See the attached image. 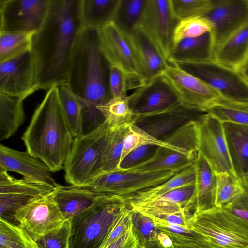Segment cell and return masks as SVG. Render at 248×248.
I'll return each mask as SVG.
<instances>
[{
    "instance_id": "obj_1",
    "label": "cell",
    "mask_w": 248,
    "mask_h": 248,
    "mask_svg": "<svg viewBox=\"0 0 248 248\" xmlns=\"http://www.w3.org/2000/svg\"><path fill=\"white\" fill-rule=\"evenodd\" d=\"M80 0H50L46 18L32 38L39 89L67 84L73 52L83 26Z\"/></svg>"
},
{
    "instance_id": "obj_2",
    "label": "cell",
    "mask_w": 248,
    "mask_h": 248,
    "mask_svg": "<svg viewBox=\"0 0 248 248\" xmlns=\"http://www.w3.org/2000/svg\"><path fill=\"white\" fill-rule=\"evenodd\" d=\"M109 67L99 48L98 31L83 27L73 52L67 83L81 106V135L94 130L105 121L97 107L112 98Z\"/></svg>"
},
{
    "instance_id": "obj_3",
    "label": "cell",
    "mask_w": 248,
    "mask_h": 248,
    "mask_svg": "<svg viewBox=\"0 0 248 248\" xmlns=\"http://www.w3.org/2000/svg\"><path fill=\"white\" fill-rule=\"evenodd\" d=\"M21 139L27 151L57 172L64 165L74 138L61 103L58 86L47 90Z\"/></svg>"
},
{
    "instance_id": "obj_4",
    "label": "cell",
    "mask_w": 248,
    "mask_h": 248,
    "mask_svg": "<svg viewBox=\"0 0 248 248\" xmlns=\"http://www.w3.org/2000/svg\"><path fill=\"white\" fill-rule=\"evenodd\" d=\"M110 128L105 121L94 130L74 138L63 166L67 183L85 186L102 173Z\"/></svg>"
},
{
    "instance_id": "obj_5",
    "label": "cell",
    "mask_w": 248,
    "mask_h": 248,
    "mask_svg": "<svg viewBox=\"0 0 248 248\" xmlns=\"http://www.w3.org/2000/svg\"><path fill=\"white\" fill-rule=\"evenodd\" d=\"M118 196H98L70 221L69 248H99L110 227L126 206Z\"/></svg>"
},
{
    "instance_id": "obj_6",
    "label": "cell",
    "mask_w": 248,
    "mask_h": 248,
    "mask_svg": "<svg viewBox=\"0 0 248 248\" xmlns=\"http://www.w3.org/2000/svg\"><path fill=\"white\" fill-rule=\"evenodd\" d=\"M187 223L219 248H248V224L224 208L194 212Z\"/></svg>"
},
{
    "instance_id": "obj_7",
    "label": "cell",
    "mask_w": 248,
    "mask_h": 248,
    "mask_svg": "<svg viewBox=\"0 0 248 248\" xmlns=\"http://www.w3.org/2000/svg\"><path fill=\"white\" fill-rule=\"evenodd\" d=\"M174 65L201 79L216 91L221 98L232 102L248 103V80L240 70L226 66L214 60Z\"/></svg>"
},
{
    "instance_id": "obj_8",
    "label": "cell",
    "mask_w": 248,
    "mask_h": 248,
    "mask_svg": "<svg viewBox=\"0 0 248 248\" xmlns=\"http://www.w3.org/2000/svg\"><path fill=\"white\" fill-rule=\"evenodd\" d=\"M175 173L172 170L140 172L119 170L103 172L83 186L97 196H118L124 199L161 184Z\"/></svg>"
},
{
    "instance_id": "obj_9",
    "label": "cell",
    "mask_w": 248,
    "mask_h": 248,
    "mask_svg": "<svg viewBox=\"0 0 248 248\" xmlns=\"http://www.w3.org/2000/svg\"><path fill=\"white\" fill-rule=\"evenodd\" d=\"M98 31L101 52L110 65L125 73L130 89L144 85V78L129 35L113 22Z\"/></svg>"
},
{
    "instance_id": "obj_10",
    "label": "cell",
    "mask_w": 248,
    "mask_h": 248,
    "mask_svg": "<svg viewBox=\"0 0 248 248\" xmlns=\"http://www.w3.org/2000/svg\"><path fill=\"white\" fill-rule=\"evenodd\" d=\"M55 187L27 178L16 179L0 170V218L16 225V212L36 199L51 193Z\"/></svg>"
},
{
    "instance_id": "obj_11",
    "label": "cell",
    "mask_w": 248,
    "mask_h": 248,
    "mask_svg": "<svg viewBox=\"0 0 248 248\" xmlns=\"http://www.w3.org/2000/svg\"><path fill=\"white\" fill-rule=\"evenodd\" d=\"M50 3V0H0V33H35Z\"/></svg>"
},
{
    "instance_id": "obj_12",
    "label": "cell",
    "mask_w": 248,
    "mask_h": 248,
    "mask_svg": "<svg viewBox=\"0 0 248 248\" xmlns=\"http://www.w3.org/2000/svg\"><path fill=\"white\" fill-rule=\"evenodd\" d=\"M39 89L31 50L0 62V93L24 100Z\"/></svg>"
},
{
    "instance_id": "obj_13",
    "label": "cell",
    "mask_w": 248,
    "mask_h": 248,
    "mask_svg": "<svg viewBox=\"0 0 248 248\" xmlns=\"http://www.w3.org/2000/svg\"><path fill=\"white\" fill-rule=\"evenodd\" d=\"M14 218L16 225L36 242L66 220L55 200L53 191L17 210Z\"/></svg>"
},
{
    "instance_id": "obj_14",
    "label": "cell",
    "mask_w": 248,
    "mask_h": 248,
    "mask_svg": "<svg viewBox=\"0 0 248 248\" xmlns=\"http://www.w3.org/2000/svg\"><path fill=\"white\" fill-rule=\"evenodd\" d=\"M179 22L170 0H147L138 27L146 34L167 61L173 47V35Z\"/></svg>"
},
{
    "instance_id": "obj_15",
    "label": "cell",
    "mask_w": 248,
    "mask_h": 248,
    "mask_svg": "<svg viewBox=\"0 0 248 248\" xmlns=\"http://www.w3.org/2000/svg\"><path fill=\"white\" fill-rule=\"evenodd\" d=\"M196 122L198 130V151L202 153L216 173L227 172L235 175L223 123L207 112L201 115Z\"/></svg>"
},
{
    "instance_id": "obj_16",
    "label": "cell",
    "mask_w": 248,
    "mask_h": 248,
    "mask_svg": "<svg viewBox=\"0 0 248 248\" xmlns=\"http://www.w3.org/2000/svg\"><path fill=\"white\" fill-rule=\"evenodd\" d=\"M162 75L175 90L180 103L191 108L206 112L221 98L201 79L176 65L169 64Z\"/></svg>"
},
{
    "instance_id": "obj_17",
    "label": "cell",
    "mask_w": 248,
    "mask_h": 248,
    "mask_svg": "<svg viewBox=\"0 0 248 248\" xmlns=\"http://www.w3.org/2000/svg\"><path fill=\"white\" fill-rule=\"evenodd\" d=\"M202 16L212 25L210 31L216 46L248 22V0H212Z\"/></svg>"
},
{
    "instance_id": "obj_18",
    "label": "cell",
    "mask_w": 248,
    "mask_h": 248,
    "mask_svg": "<svg viewBox=\"0 0 248 248\" xmlns=\"http://www.w3.org/2000/svg\"><path fill=\"white\" fill-rule=\"evenodd\" d=\"M205 112L181 103L155 112L134 118V124L151 136L164 140L179 128Z\"/></svg>"
},
{
    "instance_id": "obj_19",
    "label": "cell",
    "mask_w": 248,
    "mask_h": 248,
    "mask_svg": "<svg viewBox=\"0 0 248 248\" xmlns=\"http://www.w3.org/2000/svg\"><path fill=\"white\" fill-rule=\"evenodd\" d=\"M128 96L134 118L180 103L175 90L163 75L137 88Z\"/></svg>"
},
{
    "instance_id": "obj_20",
    "label": "cell",
    "mask_w": 248,
    "mask_h": 248,
    "mask_svg": "<svg viewBox=\"0 0 248 248\" xmlns=\"http://www.w3.org/2000/svg\"><path fill=\"white\" fill-rule=\"evenodd\" d=\"M0 170L12 171L23 177L44 183L55 187L59 184L52 177L49 168L27 151L14 150L0 145Z\"/></svg>"
},
{
    "instance_id": "obj_21",
    "label": "cell",
    "mask_w": 248,
    "mask_h": 248,
    "mask_svg": "<svg viewBox=\"0 0 248 248\" xmlns=\"http://www.w3.org/2000/svg\"><path fill=\"white\" fill-rule=\"evenodd\" d=\"M195 183L175 189L146 204L131 211H138L149 217L175 214H191L195 208Z\"/></svg>"
},
{
    "instance_id": "obj_22",
    "label": "cell",
    "mask_w": 248,
    "mask_h": 248,
    "mask_svg": "<svg viewBox=\"0 0 248 248\" xmlns=\"http://www.w3.org/2000/svg\"><path fill=\"white\" fill-rule=\"evenodd\" d=\"M129 36L145 84L162 75L169 63L149 38L139 27Z\"/></svg>"
},
{
    "instance_id": "obj_23",
    "label": "cell",
    "mask_w": 248,
    "mask_h": 248,
    "mask_svg": "<svg viewBox=\"0 0 248 248\" xmlns=\"http://www.w3.org/2000/svg\"><path fill=\"white\" fill-rule=\"evenodd\" d=\"M223 126L234 175L248 177V126L223 122Z\"/></svg>"
},
{
    "instance_id": "obj_24",
    "label": "cell",
    "mask_w": 248,
    "mask_h": 248,
    "mask_svg": "<svg viewBox=\"0 0 248 248\" xmlns=\"http://www.w3.org/2000/svg\"><path fill=\"white\" fill-rule=\"evenodd\" d=\"M213 60L240 71L248 60V22L215 47Z\"/></svg>"
},
{
    "instance_id": "obj_25",
    "label": "cell",
    "mask_w": 248,
    "mask_h": 248,
    "mask_svg": "<svg viewBox=\"0 0 248 248\" xmlns=\"http://www.w3.org/2000/svg\"><path fill=\"white\" fill-rule=\"evenodd\" d=\"M214 45L211 32L184 39L174 46L167 61L171 64L213 60Z\"/></svg>"
},
{
    "instance_id": "obj_26",
    "label": "cell",
    "mask_w": 248,
    "mask_h": 248,
    "mask_svg": "<svg viewBox=\"0 0 248 248\" xmlns=\"http://www.w3.org/2000/svg\"><path fill=\"white\" fill-rule=\"evenodd\" d=\"M196 171V204L194 212L216 207L217 173L198 151L194 160Z\"/></svg>"
},
{
    "instance_id": "obj_27",
    "label": "cell",
    "mask_w": 248,
    "mask_h": 248,
    "mask_svg": "<svg viewBox=\"0 0 248 248\" xmlns=\"http://www.w3.org/2000/svg\"><path fill=\"white\" fill-rule=\"evenodd\" d=\"M53 193L61 212L68 220L90 207L98 197L84 186L73 185L59 184Z\"/></svg>"
},
{
    "instance_id": "obj_28",
    "label": "cell",
    "mask_w": 248,
    "mask_h": 248,
    "mask_svg": "<svg viewBox=\"0 0 248 248\" xmlns=\"http://www.w3.org/2000/svg\"><path fill=\"white\" fill-rule=\"evenodd\" d=\"M195 182L196 171L193 164L176 173L171 178L162 184L140 191L124 199L128 208L133 210L175 189L195 183Z\"/></svg>"
},
{
    "instance_id": "obj_29",
    "label": "cell",
    "mask_w": 248,
    "mask_h": 248,
    "mask_svg": "<svg viewBox=\"0 0 248 248\" xmlns=\"http://www.w3.org/2000/svg\"><path fill=\"white\" fill-rule=\"evenodd\" d=\"M196 156L184 150L158 147L151 158L126 170L140 172L172 170L177 173L193 165Z\"/></svg>"
},
{
    "instance_id": "obj_30",
    "label": "cell",
    "mask_w": 248,
    "mask_h": 248,
    "mask_svg": "<svg viewBox=\"0 0 248 248\" xmlns=\"http://www.w3.org/2000/svg\"><path fill=\"white\" fill-rule=\"evenodd\" d=\"M120 0H80L83 27L99 30L113 22Z\"/></svg>"
},
{
    "instance_id": "obj_31",
    "label": "cell",
    "mask_w": 248,
    "mask_h": 248,
    "mask_svg": "<svg viewBox=\"0 0 248 248\" xmlns=\"http://www.w3.org/2000/svg\"><path fill=\"white\" fill-rule=\"evenodd\" d=\"M23 100L0 93V141L14 135L24 123Z\"/></svg>"
},
{
    "instance_id": "obj_32",
    "label": "cell",
    "mask_w": 248,
    "mask_h": 248,
    "mask_svg": "<svg viewBox=\"0 0 248 248\" xmlns=\"http://www.w3.org/2000/svg\"><path fill=\"white\" fill-rule=\"evenodd\" d=\"M157 228V242L159 248H219L191 231L188 234L178 233L166 228Z\"/></svg>"
},
{
    "instance_id": "obj_33",
    "label": "cell",
    "mask_w": 248,
    "mask_h": 248,
    "mask_svg": "<svg viewBox=\"0 0 248 248\" xmlns=\"http://www.w3.org/2000/svg\"><path fill=\"white\" fill-rule=\"evenodd\" d=\"M147 0H120L113 20L125 33L131 34L138 27Z\"/></svg>"
},
{
    "instance_id": "obj_34",
    "label": "cell",
    "mask_w": 248,
    "mask_h": 248,
    "mask_svg": "<svg viewBox=\"0 0 248 248\" xmlns=\"http://www.w3.org/2000/svg\"><path fill=\"white\" fill-rule=\"evenodd\" d=\"M97 108L110 126L130 125L134 123V116L130 107L128 96L112 97L105 104Z\"/></svg>"
},
{
    "instance_id": "obj_35",
    "label": "cell",
    "mask_w": 248,
    "mask_h": 248,
    "mask_svg": "<svg viewBox=\"0 0 248 248\" xmlns=\"http://www.w3.org/2000/svg\"><path fill=\"white\" fill-rule=\"evenodd\" d=\"M62 107L73 137L81 134V104L67 84L58 86Z\"/></svg>"
},
{
    "instance_id": "obj_36",
    "label": "cell",
    "mask_w": 248,
    "mask_h": 248,
    "mask_svg": "<svg viewBox=\"0 0 248 248\" xmlns=\"http://www.w3.org/2000/svg\"><path fill=\"white\" fill-rule=\"evenodd\" d=\"M206 112L222 123L248 126V103L232 102L220 98Z\"/></svg>"
},
{
    "instance_id": "obj_37",
    "label": "cell",
    "mask_w": 248,
    "mask_h": 248,
    "mask_svg": "<svg viewBox=\"0 0 248 248\" xmlns=\"http://www.w3.org/2000/svg\"><path fill=\"white\" fill-rule=\"evenodd\" d=\"M129 126L119 127L110 126V132L103 160L102 173L114 171L119 170V166L123 148L124 136Z\"/></svg>"
},
{
    "instance_id": "obj_38",
    "label": "cell",
    "mask_w": 248,
    "mask_h": 248,
    "mask_svg": "<svg viewBox=\"0 0 248 248\" xmlns=\"http://www.w3.org/2000/svg\"><path fill=\"white\" fill-rule=\"evenodd\" d=\"M144 145H155L171 149L186 151L156 139L132 124L129 126L124 136L120 162L130 151Z\"/></svg>"
},
{
    "instance_id": "obj_39",
    "label": "cell",
    "mask_w": 248,
    "mask_h": 248,
    "mask_svg": "<svg viewBox=\"0 0 248 248\" xmlns=\"http://www.w3.org/2000/svg\"><path fill=\"white\" fill-rule=\"evenodd\" d=\"M0 248H39L25 230L0 218Z\"/></svg>"
},
{
    "instance_id": "obj_40",
    "label": "cell",
    "mask_w": 248,
    "mask_h": 248,
    "mask_svg": "<svg viewBox=\"0 0 248 248\" xmlns=\"http://www.w3.org/2000/svg\"><path fill=\"white\" fill-rule=\"evenodd\" d=\"M32 33H0V62L31 49Z\"/></svg>"
},
{
    "instance_id": "obj_41",
    "label": "cell",
    "mask_w": 248,
    "mask_h": 248,
    "mask_svg": "<svg viewBox=\"0 0 248 248\" xmlns=\"http://www.w3.org/2000/svg\"><path fill=\"white\" fill-rule=\"evenodd\" d=\"M243 191L241 180L227 172L217 173L216 207L224 208Z\"/></svg>"
},
{
    "instance_id": "obj_42",
    "label": "cell",
    "mask_w": 248,
    "mask_h": 248,
    "mask_svg": "<svg viewBox=\"0 0 248 248\" xmlns=\"http://www.w3.org/2000/svg\"><path fill=\"white\" fill-rule=\"evenodd\" d=\"M197 120L190 121L183 125L163 141L172 146L183 149L196 156L198 152Z\"/></svg>"
},
{
    "instance_id": "obj_43",
    "label": "cell",
    "mask_w": 248,
    "mask_h": 248,
    "mask_svg": "<svg viewBox=\"0 0 248 248\" xmlns=\"http://www.w3.org/2000/svg\"><path fill=\"white\" fill-rule=\"evenodd\" d=\"M212 30L210 22L203 16H196L179 21L174 31L173 44L202 36Z\"/></svg>"
},
{
    "instance_id": "obj_44",
    "label": "cell",
    "mask_w": 248,
    "mask_h": 248,
    "mask_svg": "<svg viewBox=\"0 0 248 248\" xmlns=\"http://www.w3.org/2000/svg\"><path fill=\"white\" fill-rule=\"evenodd\" d=\"M133 229L141 245L148 248L157 243L158 229L153 220L138 211H132Z\"/></svg>"
},
{
    "instance_id": "obj_45",
    "label": "cell",
    "mask_w": 248,
    "mask_h": 248,
    "mask_svg": "<svg viewBox=\"0 0 248 248\" xmlns=\"http://www.w3.org/2000/svg\"><path fill=\"white\" fill-rule=\"evenodd\" d=\"M212 0H170L172 13L179 21L203 16L209 9Z\"/></svg>"
},
{
    "instance_id": "obj_46",
    "label": "cell",
    "mask_w": 248,
    "mask_h": 248,
    "mask_svg": "<svg viewBox=\"0 0 248 248\" xmlns=\"http://www.w3.org/2000/svg\"><path fill=\"white\" fill-rule=\"evenodd\" d=\"M70 221L66 220L60 227L48 232L37 242L39 248H69Z\"/></svg>"
},
{
    "instance_id": "obj_47",
    "label": "cell",
    "mask_w": 248,
    "mask_h": 248,
    "mask_svg": "<svg viewBox=\"0 0 248 248\" xmlns=\"http://www.w3.org/2000/svg\"><path fill=\"white\" fill-rule=\"evenodd\" d=\"M159 146L144 145L130 151L119 164L120 170H126L151 158Z\"/></svg>"
},
{
    "instance_id": "obj_48",
    "label": "cell",
    "mask_w": 248,
    "mask_h": 248,
    "mask_svg": "<svg viewBox=\"0 0 248 248\" xmlns=\"http://www.w3.org/2000/svg\"><path fill=\"white\" fill-rule=\"evenodd\" d=\"M109 85L112 97L127 96V91L130 89L128 77L120 69L110 65Z\"/></svg>"
},
{
    "instance_id": "obj_49",
    "label": "cell",
    "mask_w": 248,
    "mask_h": 248,
    "mask_svg": "<svg viewBox=\"0 0 248 248\" xmlns=\"http://www.w3.org/2000/svg\"><path fill=\"white\" fill-rule=\"evenodd\" d=\"M240 180L242 192L224 209L248 224V177Z\"/></svg>"
},
{
    "instance_id": "obj_50",
    "label": "cell",
    "mask_w": 248,
    "mask_h": 248,
    "mask_svg": "<svg viewBox=\"0 0 248 248\" xmlns=\"http://www.w3.org/2000/svg\"><path fill=\"white\" fill-rule=\"evenodd\" d=\"M108 248H144L133 229L132 220L121 235Z\"/></svg>"
},
{
    "instance_id": "obj_51",
    "label": "cell",
    "mask_w": 248,
    "mask_h": 248,
    "mask_svg": "<svg viewBox=\"0 0 248 248\" xmlns=\"http://www.w3.org/2000/svg\"><path fill=\"white\" fill-rule=\"evenodd\" d=\"M240 71L242 72L245 77L248 80V60L243 65L240 69Z\"/></svg>"
},
{
    "instance_id": "obj_52",
    "label": "cell",
    "mask_w": 248,
    "mask_h": 248,
    "mask_svg": "<svg viewBox=\"0 0 248 248\" xmlns=\"http://www.w3.org/2000/svg\"><path fill=\"white\" fill-rule=\"evenodd\" d=\"M148 248H159V247L157 242L156 244H154V245H153L152 246H151Z\"/></svg>"
}]
</instances>
